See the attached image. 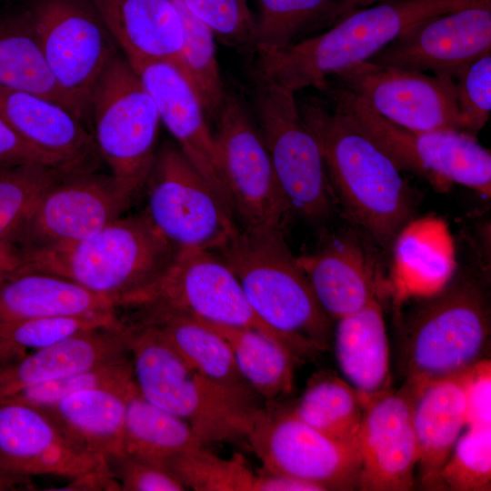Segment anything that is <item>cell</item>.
Listing matches in <instances>:
<instances>
[{
	"instance_id": "obj_1",
	"label": "cell",
	"mask_w": 491,
	"mask_h": 491,
	"mask_svg": "<svg viewBox=\"0 0 491 491\" xmlns=\"http://www.w3.org/2000/svg\"><path fill=\"white\" fill-rule=\"evenodd\" d=\"M334 106L310 99L299 105L320 145L332 193L348 218L384 249L411 220V186L385 150L335 92Z\"/></svg>"
},
{
	"instance_id": "obj_2",
	"label": "cell",
	"mask_w": 491,
	"mask_h": 491,
	"mask_svg": "<svg viewBox=\"0 0 491 491\" xmlns=\"http://www.w3.org/2000/svg\"><path fill=\"white\" fill-rule=\"evenodd\" d=\"M484 1H382L347 14L324 33L279 51L258 53L255 75L294 93L326 90L332 76L368 61L413 25Z\"/></svg>"
},
{
	"instance_id": "obj_3",
	"label": "cell",
	"mask_w": 491,
	"mask_h": 491,
	"mask_svg": "<svg viewBox=\"0 0 491 491\" xmlns=\"http://www.w3.org/2000/svg\"><path fill=\"white\" fill-rule=\"evenodd\" d=\"M135 384L149 402L187 422L206 446L246 439L264 401L250 386L190 367L151 325L126 323Z\"/></svg>"
},
{
	"instance_id": "obj_4",
	"label": "cell",
	"mask_w": 491,
	"mask_h": 491,
	"mask_svg": "<svg viewBox=\"0 0 491 491\" xmlns=\"http://www.w3.org/2000/svg\"><path fill=\"white\" fill-rule=\"evenodd\" d=\"M178 251L142 211L123 215L70 246L26 254L22 272L65 277L109 300L117 310L127 309L160 280Z\"/></svg>"
},
{
	"instance_id": "obj_5",
	"label": "cell",
	"mask_w": 491,
	"mask_h": 491,
	"mask_svg": "<svg viewBox=\"0 0 491 491\" xmlns=\"http://www.w3.org/2000/svg\"><path fill=\"white\" fill-rule=\"evenodd\" d=\"M214 252L234 272L250 306L266 325L317 352L327 349L332 319L317 301L282 229L238 227Z\"/></svg>"
},
{
	"instance_id": "obj_6",
	"label": "cell",
	"mask_w": 491,
	"mask_h": 491,
	"mask_svg": "<svg viewBox=\"0 0 491 491\" xmlns=\"http://www.w3.org/2000/svg\"><path fill=\"white\" fill-rule=\"evenodd\" d=\"M160 122L152 96L117 53L94 90L90 124L95 148L134 202L154 165Z\"/></svg>"
},
{
	"instance_id": "obj_7",
	"label": "cell",
	"mask_w": 491,
	"mask_h": 491,
	"mask_svg": "<svg viewBox=\"0 0 491 491\" xmlns=\"http://www.w3.org/2000/svg\"><path fill=\"white\" fill-rule=\"evenodd\" d=\"M416 315L406 340L407 384L414 390L459 373L479 360L489 336L487 299L474 279L461 277Z\"/></svg>"
},
{
	"instance_id": "obj_8",
	"label": "cell",
	"mask_w": 491,
	"mask_h": 491,
	"mask_svg": "<svg viewBox=\"0 0 491 491\" xmlns=\"http://www.w3.org/2000/svg\"><path fill=\"white\" fill-rule=\"evenodd\" d=\"M256 125L291 209L307 219L328 216L332 205L323 154L293 91L256 76Z\"/></svg>"
},
{
	"instance_id": "obj_9",
	"label": "cell",
	"mask_w": 491,
	"mask_h": 491,
	"mask_svg": "<svg viewBox=\"0 0 491 491\" xmlns=\"http://www.w3.org/2000/svg\"><path fill=\"white\" fill-rule=\"evenodd\" d=\"M171 310L225 326L253 329L286 346L301 359L316 351L266 325L250 306L240 282L214 252L179 249L160 280L135 306Z\"/></svg>"
},
{
	"instance_id": "obj_10",
	"label": "cell",
	"mask_w": 491,
	"mask_h": 491,
	"mask_svg": "<svg viewBox=\"0 0 491 491\" xmlns=\"http://www.w3.org/2000/svg\"><path fill=\"white\" fill-rule=\"evenodd\" d=\"M333 91L401 171L437 189L459 184L490 197L491 154L476 136L456 129L411 131L382 118L350 92Z\"/></svg>"
},
{
	"instance_id": "obj_11",
	"label": "cell",
	"mask_w": 491,
	"mask_h": 491,
	"mask_svg": "<svg viewBox=\"0 0 491 491\" xmlns=\"http://www.w3.org/2000/svg\"><path fill=\"white\" fill-rule=\"evenodd\" d=\"M152 225L179 249L215 251L236 231L235 218L177 145L156 153L145 184Z\"/></svg>"
},
{
	"instance_id": "obj_12",
	"label": "cell",
	"mask_w": 491,
	"mask_h": 491,
	"mask_svg": "<svg viewBox=\"0 0 491 491\" xmlns=\"http://www.w3.org/2000/svg\"><path fill=\"white\" fill-rule=\"evenodd\" d=\"M246 440L265 472L309 482L322 491L358 489L359 440L334 439L298 418L290 408L264 406L256 414Z\"/></svg>"
},
{
	"instance_id": "obj_13",
	"label": "cell",
	"mask_w": 491,
	"mask_h": 491,
	"mask_svg": "<svg viewBox=\"0 0 491 491\" xmlns=\"http://www.w3.org/2000/svg\"><path fill=\"white\" fill-rule=\"evenodd\" d=\"M133 203L111 174L76 167L42 194L14 240L26 254L65 247L125 215Z\"/></svg>"
},
{
	"instance_id": "obj_14",
	"label": "cell",
	"mask_w": 491,
	"mask_h": 491,
	"mask_svg": "<svg viewBox=\"0 0 491 491\" xmlns=\"http://www.w3.org/2000/svg\"><path fill=\"white\" fill-rule=\"evenodd\" d=\"M30 15L51 73L90 124V101L116 44L91 0H39Z\"/></svg>"
},
{
	"instance_id": "obj_15",
	"label": "cell",
	"mask_w": 491,
	"mask_h": 491,
	"mask_svg": "<svg viewBox=\"0 0 491 491\" xmlns=\"http://www.w3.org/2000/svg\"><path fill=\"white\" fill-rule=\"evenodd\" d=\"M215 119L214 135L241 228L282 229L291 208L256 123L243 103L230 94L225 95Z\"/></svg>"
},
{
	"instance_id": "obj_16",
	"label": "cell",
	"mask_w": 491,
	"mask_h": 491,
	"mask_svg": "<svg viewBox=\"0 0 491 491\" xmlns=\"http://www.w3.org/2000/svg\"><path fill=\"white\" fill-rule=\"evenodd\" d=\"M336 78L340 88L400 127L417 132L460 130L454 78L370 61L354 65Z\"/></svg>"
},
{
	"instance_id": "obj_17",
	"label": "cell",
	"mask_w": 491,
	"mask_h": 491,
	"mask_svg": "<svg viewBox=\"0 0 491 491\" xmlns=\"http://www.w3.org/2000/svg\"><path fill=\"white\" fill-rule=\"evenodd\" d=\"M491 50V0L436 15L405 30L368 61L454 78Z\"/></svg>"
},
{
	"instance_id": "obj_18",
	"label": "cell",
	"mask_w": 491,
	"mask_h": 491,
	"mask_svg": "<svg viewBox=\"0 0 491 491\" xmlns=\"http://www.w3.org/2000/svg\"><path fill=\"white\" fill-rule=\"evenodd\" d=\"M0 466L31 477L69 478L67 489L111 474L105 459L75 447L42 409L9 400L0 401Z\"/></svg>"
},
{
	"instance_id": "obj_19",
	"label": "cell",
	"mask_w": 491,
	"mask_h": 491,
	"mask_svg": "<svg viewBox=\"0 0 491 491\" xmlns=\"http://www.w3.org/2000/svg\"><path fill=\"white\" fill-rule=\"evenodd\" d=\"M413 397L406 387L389 389L366 402L359 432L358 489L408 491L414 487L418 446Z\"/></svg>"
},
{
	"instance_id": "obj_20",
	"label": "cell",
	"mask_w": 491,
	"mask_h": 491,
	"mask_svg": "<svg viewBox=\"0 0 491 491\" xmlns=\"http://www.w3.org/2000/svg\"><path fill=\"white\" fill-rule=\"evenodd\" d=\"M133 69L155 101L161 122L178 148L235 217L215 135L189 81L168 62H151Z\"/></svg>"
},
{
	"instance_id": "obj_21",
	"label": "cell",
	"mask_w": 491,
	"mask_h": 491,
	"mask_svg": "<svg viewBox=\"0 0 491 491\" xmlns=\"http://www.w3.org/2000/svg\"><path fill=\"white\" fill-rule=\"evenodd\" d=\"M129 352L121 324L78 333L54 345L0 364V399L22 389L115 361Z\"/></svg>"
},
{
	"instance_id": "obj_22",
	"label": "cell",
	"mask_w": 491,
	"mask_h": 491,
	"mask_svg": "<svg viewBox=\"0 0 491 491\" xmlns=\"http://www.w3.org/2000/svg\"><path fill=\"white\" fill-rule=\"evenodd\" d=\"M132 68L157 61L181 71L184 29L172 0H91Z\"/></svg>"
},
{
	"instance_id": "obj_23",
	"label": "cell",
	"mask_w": 491,
	"mask_h": 491,
	"mask_svg": "<svg viewBox=\"0 0 491 491\" xmlns=\"http://www.w3.org/2000/svg\"><path fill=\"white\" fill-rule=\"evenodd\" d=\"M0 115L26 144L59 165H85L95 148L85 123L45 97L0 86Z\"/></svg>"
},
{
	"instance_id": "obj_24",
	"label": "cell",
	"mask_w": 491,
	"mask_h": 491,
	"mask_svg": "<svg viewBox=\"0 0 491 491\" xmlns=\"http://www.w3.org/2000/svg\"><path fill=\"white\" fill-rule=\"evenodd\" d=\"M297 260L317 301L331 319L353 314L376 298V266L356 238H336Z\"/></svg>"
},
{
	"instance_id": "obj_25",
	"label": "cell",
	"mask_w": 491,
	"mask_h": 491,
	"mask_svg": "<svg viewBox=\"0 0 491 491\" xmlns=\"http://www.w3.org/2000/svg\"><path fill=\"white\" fill-rule=\"evenodd\" d=\"M407 390L413 397L420 478L426 486L436 488L439 474L466 426L464 370Z\"/></svg>"
},
{
	"instance_id": "obj_26",
	"label": "cell",
	"mask_w": 491,
	"mask_h": 491,
	"mask_svg": "<svg viewBox=\"0 0 491 491\" xmlns=\"http://www.w3.org/2000/svg\"><path fill=\"white\" fill-rule=\"evenodd\" d=\"M392 288L398 302L432 297L450 282L456 268L454 244L446 223L426 216L410 220L391 247Z\"/></svg>"
},
{
	"instance_id": "obj_27",
	"label": "cell",
	"mask_w": 491,
	"mask_h": 491,
	"mask_svg": "<svg viewBox=\"0 0 491 491\" xmlns=\"http://www.w3.org/2000/svg\"><path fill=\"white\" fill-rule=\"evenodd\" d=\"M135 386L88 389L40 409L75 447L106 461L123 450L126 401Z\"/></svg>"
},
{
	"instance_id": "obj_28",
	"label": "cell",
	"mask_w": 491,
	"mask_h": 491,
	"mask_svg": "<svg viewBox=\"0 0 491 491\" xmlns=\"http://www.w3.org/2000/svg\"><path fill=\"white\" fill-rule=\"evenodd\" d=\"M336 321L335 351L345 379L366 402L391 389L389 346L378 300Z\"/></svg>"
},
{
	"instance_id": "obj_29",
	"label": "cell",
	"mask_w": 491,
	"mask_h": 491,
	"mask_svg": "<svg viewBox=\"0 0 491 491\" xmlns=\"http://www.w3.org/2000/svg\"><path fill=\"white\" fill-rule=\"evenodd\" d=\"M115 311L109 300L57 275L25 271L0 280V323Z\"/></svg>"
},
{
	"instance_id": "obj_30",
	"label": "cell",
	"mask_w": 491,
	"mask_h": 491,
	"mask_svg": "<svg viewBox=\"0 0 491 491\" xmlns=\"http://www.w3.org/2000/svg\"><path fill=\"white\" fill-rule=\"evenodd\" d=\"M0 86L49 99L89 124L79 105L51 73L30 12L0 19Z\"/></svg>"
},
{
	"instance_id": "obj_31",
	"label": "cell",
	"mask_w": 491,
	"mask_h": 491,
	"mask_svg": "<svg viewBox=\"0 0 491 491\" xmlns=\"http://www.w3.org/2000/svg\"><path fill=\"white\" fill-rule=\"evenodd\" d=\"M131 310L137 313L135 322L153 326L190 367L220 383L248 386L226 340L197 317L163 309Z\"/></svg>"
},
{
	"instance_id": "obj_32",
	"label": "cell",
	"mask_w": 491,
	"mask_h": 491,
	"mask_svg": "<svg viewBox=\"0 0 491 491\" xmlns=\"http://www.w3.org/2000/svg\"><path fill=\"white\" fill-rule=\"evenodd\" d=\"M200 320L226 340L242 378L264 401L292 392L300 359L286 346L253 329Z\"/></svg>"
},
{
	"instance_id": "obj_33",
	"label": "cell",
	"mask_w": 491,
	"mask_h": 491,
	"mask_svg": "<svg viewBox=\"0 0 491 491\" xmlns=\"http://www.w3.org/2000/svg\"><path fill=\"white\" fill-rule=\"evenodd\" d=\"M202 446L187 422L152 404L134 386L126 401L122 452L165 466Z\"/></svg>"
},
{
	"instance_id": "obj_34",
	"label": "cell",
	"mask_w": 491,
	"mask_h": 491,
	"mask_svg": "<svg viewBox=\"0 0 491 491\" xmlns=\"http://www.w3.org/2000/svg\"><path fill=\"white\" fill-rule=\"evenodd\" d=\"M366 402L346 380L328 373L313 376L292 413L323 434L358 441Z\"/></svg>"
},
{
	"instance_id": "obj_35",
	"label": "cell",
	"mask_w": 491,
	"mask_h": 491,
	"mask_svg": "<svg viewBox=\"0 0 491 491\" xmlns=\"http://www.w3.org/2000/svg\"><path fill=\"white\" fill-rule=\"evenodd\" d=\"M172 1L180 14L184 29L181 73L193 86L205 112L216 118L226 93L216 58L215 35L180 0Z\"/></svg>"
},
{
	"instance_id": "obj_36",
	"label": "cell",
	"mask_w": 491,
	"mask_h": 491,
	"mask_svg": "<svg viewBox=\"0 0 491 491\" xmlns=\"http://www.w3.org/2000/svg\"><path fill=\"white\" fill-rule=\"evenodd\" d=\"M121 324L118 312L55 316L0 323V364L15 360L78 333Z\"/></svg>"
},
{
	"instance_id": "obj_37",
	"label": "cell",
	"mask_w": 491,
	"mask_h": 491,
	"mask_svg": "<svg viewBox=\"0 0 491 491\" xmlns=\"http://www.w3.org/2000/svg\"><path fill=\"white\" fill-rule=\"evenodd\" d=\"M254 49L271 53L286 48L306 31L318 29L339 0H257Z\"/></svg>"
},
{
	"instance_id": "obj_38",
	"label": "cell",
	"mask_w": 491,
	"mask_h": 491,
	"mask_svg": "<svg viewBox=\"0 0 491 491\" xmlns=\"http://www.w3.org/2000/svg\"><path fill=\"white\" fill-rule=\"evenodd\" d=\"M80 166L28 163L0 168V241L14 240L42 194Z\"/></svg>"
},
{
	"instance_id": "obj_39",
	"label": "cell",
	"mask_w": 491,
	"mask_h": 491,
	"mask_svg": "<svg viewBox=\"0 0 491 491\" xmlns=\"http://www.w3.org/2000/svg\"><path fill=\"white\" fill-rule=\"evenodd\" d=\"M165 466L185 489L254 491L256 472L240 454L223 458L202 446L171 458Z\"/></svg>"
},
{
	"instance_id": "obj_40",
	"label": "cell",
	"mask_w": 491,
	"mask_h": 491,
	"mask_svg": "<svg viewBox=\"0 0 491 491\" xmlns=\"http://www.w3.org/2000/svg\"><path fill=\"white\" fill-rule=\"evenodd\" d=\"M135 384L130 354L105 365L22 389L0 399L16 401L38 408L88 389H128Z\"/></svg>"
},
{
	"instance_id": "obj_41",
	"label": "cell",
	"mask_w": 491,
	"mask_h": 491,
	"mask_svg": "<svg viewBox=\"0 0 491 491\" xmlns=\"http://www.w3.org/2000/svg\"><path fill=\"white\" fill-rule=\"evenodd\" d=\"M437 487L454 491L491 489V425L467 426L439 474Z\"/></svg>"
},
{
	"instance_id": "obj_42",
	"label": "cell",
	"mask_w": 491,
	"mask_h": 491,
	"mask_svg": "<svg viewBox=\"0 0 491 491\" xmlns=\"http://www.w3.org/2000/svg\"><path fill=\"white\" fill-rule=\"evenodd\" d=\"M454 80L460 131L476 136L491 111V50L461 68Z\"/></svg>"
},
{
	"instance_id": "obj_43",
	"label": "cell",
	"mask_w": 491,
	"mask_h": 491,
	"mask_svg": "<svg viewBox=\"0 0 491 491\" xmlns=\"http://www.w3.org/2000/svg\"><path fill=\"white\" fill-rule=\"evenodd\" d=\"M180 1L225 44L254 48L256 20L251 14L247 0Z\"/></svg>"
},
{
	"instance_id": "obj_44",
	"label": "cell",
	"mask_w": 491,
	"mask_h": 491,
	"mask_svg": "<svg viewBox=\"0 0 491 491\" xmlns=\"http://www.w3.org/2000/svg\"><path fill=\"white\" fill-rule=\"evenodd\" d=\"M111 475L122 491H183L184 485L164 465L124 452L106 458Z\"/></svg>"
},
{
	"instance_id": "obj_45",
	"label": "cell",
	"mask_w": 491,
	"mask_h": 491,
	"mask_svg": "<svg viewBox=\"0 0 491 491\" xmlns=\"http://www.w3.org/2000/svg\"><path fill=\"white\" fill-rule=\"evenodd\" d=\"M466 426L491 425V363L481 358L464 370Z\"/></svg>"
},
{
	"instance_id": "obj_46",
	"label": "cell",
	"mask_w": 491,
	"mask_h": 491,
	"mask_svg": "<svg viewBox=\"0 0 491 491\" xmlns=\"http://www.w3.org/2000/svg\"><path fill=\"white\" fill-rule=\"evenodd\" d=\"M28 163L60 166L26 144L0 115V168Z\"/></svg>"
},
{
	"instance_id": "obj_47",
	"label": "cell",
	"mask_w": 491,
	"mask_h": 491,
	"mask_svg": "<svg viewBox=\"0 0 491 491\" xmlns=\"http://www.w3.org/2000/svg\"><path fill=\"white\" fill-rule=\"evenodd\" d=\"M254 491H322L309 482L292 476L260 470L256 473Z\"/></svg>"
},
{
	"instance_id": "obj_48",
	"label": "cell",
	"mask_w": 491,
	"mask_h": 491,
	"mask_svg": "<svg viewBox=\"0 0 491 491\" xmlns=\"http://www.w3.org/2000/svg\"><path fill=\"white\" fill-rule=\"evenodd\" d=\"M26 264V252L17 242L0 241V280L21 273Z\"/></svg>"
},
{
	"instance_id": "obj_49",
	"label": "cell",
	"mask_w": 491,
	"mask_h": 491,
	"mask_svg": "<svg viewBox=\"0 0 491 491\" xmlns=\"http://www.w3.org/2000/svg\"><path fill=\"white\" fill-rule=\"evenodd\" d=\"M386 0H339L327 15L324 26L333 25L347 14Z\"/></svg>"
},
{
	"instance_id": "obj_50",
	"label": "cell",
	"mask_w": 491,
	"mask_h": 491,
	"mask_svg": "<svg viewBox=\"0 0 491 491\" xmlns=\"http://www.w3.org/2000/svg\"><path fill=\"white\" fill-rule=\"evenodd\" d=\"M31 476L14 473L0 466V491L35 490Z\"/></svg>"
}]
</instances>
